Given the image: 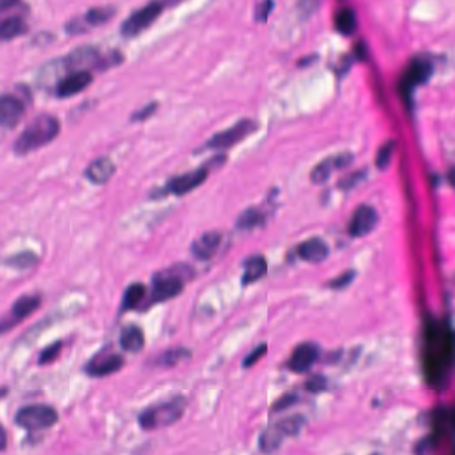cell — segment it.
Wrapping results in <instances>:
<instances>
[{
    "instance_id": "obj_22",
    "label": "cell",
    "mask_w": 455,
    "mask_h": 455,
    "mask_svg": "<svg viewBox=\"0 0 455 455\" xmlns=\"http://www.w3.org/2000/svg\"><path fill=\"white\" fill-rule=\"evenodd\" d=\"M146 294H147V289L144 284L142 283H133L130 284L124 294H123V299H122V304H120V313H126V311H131L139 309L140 304L143 303V300L146 299Z\"/></svg>"
},
{
    "instance_id": "obj_37",
    "label": "cell",
    "mask_w": 455,
    "mask_h": 455,
    "mask_svg": "<svg viewBox=\"0 0 455 455\" xmlns=\"http://www.w3.org/2000/svg\"><path fill=\"white\" fill-rule=\"evenodd\" d=\"M273 7H274V0H262L258 4L257 10H255L257 20H260V21L267 20L270 12L273 11Z\"/></svg>"
},
{
    "instance_id": "obj_11",
    "label": "cell",
    "mask_w": 455,
    "mask_h": 455,
    "mask_svg": "<svg viewBox=\"0 0 455 455\" xmlns=\"http://www.w3.org/2000/svg\"><path fill=\"white\" fill-rule=\"evenodd\" d=\"M320 349L314 342H304L297 346L287 362V367L297 374L309 371L318 360Z\"/></svg>"
},
{
    "instance_id": "obj_12",
    "label": "cell",
    "mask_w": 455,
    "mask_h": 455,
    "mask_svg": "<svg viewBox=\"0 0 455 455\" xmlns=\"http://www.w3.org/2000/svg\"><path fill=\"white\" fill-rule=\"evenodd\" d=\"M124 366L123 356L104 351L101 354L94 356L84 367V371L93 378H104L118 373Z\"/></svg>"
},
{
    "instance_id": "obj_19",
    "label": "cell",
    "mask_w": 455,
    "mask_h": 455,
    "mask_svg": "<svg viewBox=\"0 0 455 455\" xmlns=\"http://www.w3.org/2000/svg\"><path fill=\"white\" fill-rule=\"evenodd\" d=\"M27 21L18 14L0 17V41L15 39L27 32Z\"/></svg>"
},
{
    "instance_id": "obj_25",
    "label": "cell",
    "mask_w": 455,
    "mask_h": 455,
    "mask_svg": "<svg viewBox=\"0 0 455 455\" xmlns=\"http://www.w3.org/2000/svg\"><path fill=\"white\" fill-rule=\"evenodd\" d=\"M336 27L342 35H353L358 27L356 12L351 8H342L336 17Z\"/></svg>"
},
{
    "instance_id": "obj_38",
    "label": "cell",
    "mask_w": 455,
    "mask_h": 455,
    "mask_svg": "<svg viewBox=\"0 0 455 455\" xmlns=\"http://www.w3.org/2000/svg\"><path fill=\"white\" fill-rule=\"evenodd\" d=\"M157 107H158L157 103H151V104L146 106L144 108H142L137 114H134L133 120H146V119L150 118L157 111Z\"/></svg>"
},
{
    "instance_id": "obj_29",
    "label": "cell",
    "mask_w": 455,
    "mask_h": 455,
    "mask_svg": "<svg viewBox=\"0 0 455 455\" xmlns=\"http://www.w3.org/2000/svg\"><path fill=\"white\" fill-rule=\"evenodd\" d=\"M396 147V142L394 140H390V142L385 143L379 148L376 158V166L378 170H387V167L391 163V159H393V155H394Z\"/></svg>"
},
{
    "instance_id": "obj_16",
    "label": "cell",
    "mask_w": 455,
    "mask_h": 455,
    "mask_svg": "<svg viewBox=\"0 0 455 455\" xmlns=\"http://www.w3.org/2000/svg\"><path fill=\"white\" fill-rule=\"evenodd\" d=\"M222 235L218 231H207L191 244V253L198 260H209L218 253Z\"/></svg>"
},
{
    "instance_id": "obj_7",
    "label": "cell",
    "mask_w": 455,
    "mask_h": 455,
    "mask_svg": "<svg viewBox=\"0 0 455 455\" xmlns=\"http://www.w3.org/2000/svg\"><path fill=\"white\" fill-rule=\"evenodd\" d=\"M41 304V298L39 296H23L20 297L11 310L0 318V336L8 333L15 329L24 319L35 313Z\"/></svg>"
},
{
    "instance_id": "obj_41",
    "label": "cell",
    "mask_w": 455,
    "mask_h": 455,
    "mask_svg": "<svg viewBox=\"0 0 455 455\" xmlns=\"http://www.w3.org/2000/svg\"><path fill=\"white\" fill-rule=\"evenodd\" d=\"M6 441H7L6 433H4L3 427H0V450H3L6 447Z\"/></svg>"
},
{
    "instance_id": "obj_10",
    "label": "cell",
    "mask_w": 455,
    "mask_h": 455,
    "mask_svg": "<svg viewBox=\"0 0 455 455\" xmlns=\"http://www.w3.org/2000/svg\"><path fill=\"white\" fill-rule=\"evenodd\" d=\"M378 223L379 214L376 209L369 204H360L349 222V234L353 238L366 237L374 231Z\"/></svg>"
},
{
    "instance_id": "obj_14",
    "label": "cell",
    "mask_w": 455,
    "mask_h": 455,
    "mask_svg": "<svg viewBox=\"0 0 455 455\" xmlns=\"http://www.w3.org/2000/svg\"><path fill=\"white\" fill-rule=\"evenodd\" d=\"M26 114V107L23 101L12 95L0 97V126L6 128H12L18 126Z\"/></svg>"
},
{
    "instance_id": "obj_8",
    "label": "cell",
    "mask_w": 455,
    "mask_h": 455,
    "mask_svg": "<svg viewBox=\"0 0 455 455\" xmlns=\"http://www.w3.org/2000/svg\"><path fill=\"white\" fill-rule=\"evenodd\" d=\"M433 74V66L426 59H414L403 74V78L399 83V90L403 100L410 104L413 90L418 84L425 83Z\"/></svg>"
},
{
    "instance_id": "obj_1",
    "label": "cell",
    "mask_w": 455,
    "mask_h": 455,
    "mask_svg": "<svg viewBox=\"0 0 455 455\" xmlns=\"http://www.w3.org/2000/svg\"><path fill=\"white\" fill-rule=\"evenodd\" d=\"M195 275L193 267L187 264H177L157 273L153 278V286L150 297L144 302V306L150 307L157 303H163L173 298L178 297L183 291L186 282Z\"/></svg>"
},
{
    "instance_id": "obj_24",
    "label": "cell",
    "mask_w": 455,
    "mask_h": 455,
    "mask_svg": "<svg viewBox=\"0 0 455 455\" xmlns=\"http://www.w3.org/2000/svg\"><path fill=\"white\" fill-rule=\"evenodd\" d=\"M263 223H264V214L257 207H250L246 209L243 213H240L235 226L239 230L247 231L262 226Z\"/></svg>"
},
{
    "instance_id": "obj_42",
    "label": "cell",
    "mask_w": 455,
    "mask_h": 455,
    "mask_svg": "<svg viewBox=\"0 0 455 455\" xmlns=\"http://www.w3.org/2000/svg\"><path fill=\"white\" fill-rule=\"evenodd\" d=\"M7 393H8V390H7L6 387H3V389H0V399L7 396Z\"/></svg>"
},
{
    "instance_id": "obj_31",
    "label": "cell",
    "mask_w": 455,
    "mask_h": 455,
    "mask_svg": "<svg viewBox=\"0 0 455 455\" xmlns=\"http://www.w3.org/2000/svg\"><path fill=\"white\" fill-rule=\"evenodd\" d=\"M356 270H347V271H345L343 274H340L339 277L331 279V280L327 283V287L331 289V290H343V289L349 287V286L356 280Z\"/></svg>"
},
{
    "instance_id": "obj_9",
    "label": "cell",
    "mask_w": 455,
    "mask_h": 455,
    "mask_svg": "<svg viewBox=\"0 0 455 455\" xmlns=\"http://www.w3.org/2000/svg\"><path fill=\"white\" fill-rule=\"evenodd\" d=\"M207 177H209V168H206V167L182 174L179 177L171 179L166 184V187L160 191V194L162 195L173 194L177 197H183V195L194 191L195 188H198L199 186H202L206 182Z\"/></svg>"
},
{
    "instance_id": "obj_17",
    "label": "cell",
    "mask_w": 455,
    "mask_h": 455,
    "mask_svg": "<svg viewBox=\"0 0 455 455\" xmlns=\"http://www.w3.org/2000/svg\"><path fill=\"white\" fill-rule=\"evenodd\" d=\"M329 246L320 238H310L302 242L297 249L298 257L309 263H322L329 257Z\"/></svg>"
},
{
    "instance_id": "obj_3",
    "label": "cell",
    "mask_w": 455,
    "mask_h": 455,
    "mask_svg": "<svg viewBox=\"0 0 455 455\" xmlns=\"http://www.w3.org/2000/svg\"><path fill=\"white\" fill-rule=\"evenodd\" d=\"M187 407V399L179 396L146 409L139 416V425L143 430H157L178 422Z\"/></svg>"
},
{
    "instance_id": "obj_20",
    "label": "cell",
    "mask_w": 455,
    "mask_h": 455,
    "mask_svg": "<svg viewBox=\"0 0 455 455\" xmlns=\"http://www.w3.org/2000/svg\"><path fill=\"white\" fill-rule=\"evenodd\" d=\"M267 273V260L263 255H253L243 262V275L242 283L249 286L255 283Z\"/></svg>"
},
{
    "instance_id": "obj_30",
    "label": "cell",
    "mask_w": 455,
    "mask_h": 455,
    "mask_svg": "<svg viewBox=\"0 0 455 455\" xmlns=\"http://www.w3.org/2000/svg\"><path fill=\"white\" fill-rule=\"evenodd\" d=\"M38 263V257L31 253V251H26V253H20L18 255L8 258L6 260V264L11 266V267H17V269H30L32 266H35Z\"/></svg>"
},
{
    "instance_id": "obj_5",
    "label": "cell",
    "mask_w": 455,
    "mask_h": 455,
    "mask_svg": "<svg viewBox=\"0 0 455 455\" xmlns=\"http://www.w3.org/2000/svg\"><path fill=\"white\" fill-rule=\"evenodd\" d=\"M258 128V123L251 119H242L235 123L233 127L220 131L215 134L206 143V148L210 150H227L240 143L243 139L247 138Z\"/></svg>"
},
{
    "instance_id": "obj_15",
    "label": "cell",
    "mask_w": 455,
    "mask_h": 455,
    "mask_svg": "<svg viewBox=\"0 0 455 455\" xmlns=\"http://www.w3.org/2000/svg\"><path fill=\"white\" fill-rule=\"evenodd\" d=\"M93 83V77L88 71L79 70L64 77L57 86V94L60 98H70L84 91Z\"/></svg>"
},
{
    "instance_id": "obj_6",
    "label": "cell",
    "mask_w": 455,
    "mask_h": 455,
    "mask_svg": "<svg viewBox=\"0 0 455 455\" xmlns=\"http://www.w3.org/2000/svg\"><path fill=\"white\" fill-rule=\"evenodd\" d=\"M163 11V3L160 1H151L135 11L130 18L124 20L122 24V35L126 38H134L147 30L155 20L158 19Z\"/></svg>"
},
{
    "instance_id": "obj_40",
    "label": "cell",
    "mask_w": 455,
    "mask_h": 455,
    "mask_svg": "<svg viewBox=\"0 0 455 455\" xmlns=\"http://www.w3.org/2000/svg\"><path fill=\"white\" fill-rule=\"evenodd\" d=\"M356 55L360 60H363L366 58V55H367V50H366V46H365L363 43H360V44L356 46Z\"/></svg>"
},
{
    "instance_id": "obj_39",
    "label": "cell",
    "mask_w": 455,
    "mask_h": 455,
    "mask_svg": "<svg viewBox=\"0 0 455 455\" xmlns=\"http://www.w3.org/2000/svg\"><path fill=\"white\" fill-rule=\"evenodd\" d=\"M21 3V0H0V15L15 10Z\"/></svg>"
},
{
    "instance_id": "obj_27",
    "label": "cell",
    "mask_w": 455,
    "mask_h": 455,
    "mask_svg": "<svg viewBox=\"0 0 455 455\" xmlns=\"http://www.w3.org/2000/svg\"><path fill=\"white\" fill-rule=\"evenodd\" d=\"M337 162H336V157L334 158H327L322 160L319 164H317L313 171H311V182L314 184H323L326 183L334 170H337Z\"/></svg>"
},
{
    "instance_id": "obj_33",
    "label": "cell",
    "mask_w": 455,
    "mask_h": 455,
    "mask_svg": "<svg viewBox=\"0 0 455 455\" xmlns=\"http://www.w3.org/2000/svg\"><path fill=\"white\" fill-rule=\"evenodd\" d=\"M299 400V396L296 394V393H289V394H284L283 396H280L275 402V405L273 406V410L274 412H283V410H287L290 407H293L296 403H298Z\"/></svg>"
},
{
    "instance_id": "obj_32",
    "label": "cell",
    "mask_w": 455,
    "mask_h": 455,
    "mask_svg": "<svg viewBox=\"0 0 455 455\" xmlns=\"http://www.w3.org/2000/svg\"><path fill=\"white\" fill-rule=\"evenodd\" d=\"M63 349V342H55L52 345H50L48 347H46L39 356V365H48L51 362H54L58 356H59L60 351Z\"/></svg>"
},
{
    "instance_id": "obj_21",
    "label": "cell",
    "mask_w": 455,
    "mask_h": 455,
    "mask_svg": "<svg viewBox=\"0 0 455 455\" xmlns=\"http://www.w3.org/2000/svg\"><path fill=\"white\" fill-rule=\"evenodd\" d=\"M144 343H146L144 334L138 326L131 325L122 330L120 346L123 350L130 353H139L144 347Z\"/></svg>"
},
{
    "instance_id": "obj_23",
    "label": "cell",
    "mask_w": 455,
    "mask_h": 455,
    "mask_svg": "<svg viewBox=\"0 0 455 455\" xmlns=\"http://www.w3.org/2000/svg\"><path fill=\"white\" fill-rule=\"evenodd\" d=\"M284 439L286 438L280 433V430L275 425H273V426L267 427L266 430H263L262 434L259 436V441H258L259 450L263 453H274L282 446Z\"/></svg>"
},
{
    "instance_id": "obj_26",
    "label": "cell",
    "mask_w": 455,
    "mask_h": 455,
    "mask_svg": "<svg viewBox=\"0 0 455 455\" xmlns=\"http://www.w3.org/2000/svg\"><path fill=\"white\" fill-rule=\"evenodd\" d=\"M191 356V351L186 347H175L171 350L164 351L162 356H158L157 365L160 367H174L180 362L188 359Z\"/></svg>"
},
{
    "instance_id": "obj_35",
    "label": "cell",
    "mask_w": 455,
    "mask_h": 455,
    "mask_svg": "<svg viewBox=\"0 0 455 455\" xmlns=\"http://www.w3.org/2000/svg\"><path fill=\"white\" fill-rule=\"evenodd\" d=\"M266 353H267V345H266V343L259 345L257 349H254L249 356L244 358V360H243V367H244V369H249V367L254 366L255 363L259 362V359L264 356Z\"/></svg>"
},
{
    "instance_id": "obj_34",
    "label": "cell",
    "mask_w": 455,
    "mask_h": 455,
    "mask_svg": "<svg viewBox=\"0 0 455 455\" xmlns=\"http://www.w3.org/2000/svg\"><path fill=\"white\" fill-rule=\"evenodd\" d=\"M326 387H327V378L320 374L311 376L306 383V389L310 393H322L326 390Z\"/></svg>"
},
{
    "instance_id": "obj_28",
    "label": "cell",
    "mask_w": 455,
    "mask_h": 455,
    "mask_svg": "<svg viewBox=\"0 0 455 455\" xmlns=\"http://www.w3.org/2000/svg\"><path fill=\"white\" fill-rule=\"evenodd\" d=\"M304 425H306V418L299 416V414L287 416L275 423V426L280 430V433L284 436V438L298 436Z\"/></svg>"
},
{
    "instance_id": "obj_18",
    "label": "cell",
    "mask_w": 455,
    "mask_h": 455,
    "mask_svg": "<svg viewBox=\"0 0 455 455\" xmlns=\"http://www.w3.org/2000/svg\"><path fill=\"white\" fill-rule=\"evenodd\" d=\"M117 171L115 163L108 157H101L95 159L87 168H86V178L94 184H104Z\"/></svg>"
},
{
    "instance_id": "obj_13",
    "label": "cell",
    "mask_w": 455,
    "mask_h": 455,
    "mask_svg": "<svg viewBox=\"0 0 455 455\" xmlns=\"http://www.w3.org/2000/svg\"><path fill=\"white\" fill-rule=\"evenodd\" d=\"M114 15H115V8H113V7L91 8L84 17L70 21L67 24V30L72 35H78L81 32H86L87 30H90L93 27L107 23L108 20L114 18Z\"/></svg>"
},
{
    "instance_id": "obj_36",
    "label": "cell",
    "mask_w": 455,
    "mask_h": 455,
    "mask_svg": "<svg viewBox=\"0 0 455 455\" xmlns=\"http://www.w3.org/2000/svg\"><path fill=\"white\" fill-rule=\"evenodd\" d=\"M365 178H366V171L365 170L363 171H356V173H353V174H350V175H347V177L342 179L338 186L342 190H351L356 184H358L362 179Z\"/></svg>"
},
{
    "instance_id": "obj_4",
    "label": "cell",
    "mask_w": 455,
    "mask_h": 455,
    "mask_svg": "<svg viewBox=\"0 0 455 455\" xmlns=\"http://www.w3.org/2000/svg\"><path fill=\"white\" fill-rule=\"evenodd\" d=\"M58 420V412L48 405H30L21 407L15 416V423L28 432L50 429L55 426Z\"/></svg>"
},
{
    "instance_id": "obj_2",
    "label": "cell",
    "mask_w": 455,
    "mask_h": 455,
    "mask_svg": "<svg viewBox=\"0 0 455 455\" xmlns=\"http://www.w3.org/2000/svg\"><path fill=\"white\" fill-rule=\"evenodd\" d=\"M60 123L52 115H40L34 119L17 139L14 151L17 155H27L50 144L59 135Z\"/></svg>"
}]
</instances>
